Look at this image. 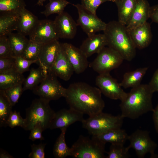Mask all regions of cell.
Wrapping results in <instances>:
<instances>
[{"mask_svg":"<svg viewBox=\"0 0 158 158\" xmlns=\"http://www.w3.org/2000/svg\"><path fill=\"white\" fill-rule=\"evenodd\" d=\"M150 7L147 0H138L130 20L126 25L128 30L147 22L150 18Z\"/></svg>","mask_w":158,"mask_h":158,"instance_id":"cell-20","label":"cell"},{"mask_svg":"<svg viewBox=\"0 0 158 158\" xmlns=\"http://www.w3.org/2000/svg\"><path fill=\"white\" fill-rule=\"evenodd\" d=\"M128 140L130 144L128 147L133 149L138 158H143L147 153L150 154L151 158H158L155 153L157 144L152 140L147 131L138 129L129 135Z\"/></svg>","mask_w":158,"mask_h":158,"instance_id":"cell-8","label":"cell"},{"mask_svg":"<svg viewBox=\"0 0 158 158\" xmlns=\"http://www.w3.org/2000/svg\"><path fill=\"white\" fill-rule=\"evenodd\" d=\"M66 130V128L61 130V134L54 145L53 153L56 158H64L71 156V148L67 146L66 142L65 137Z\"/></svg>","mask_w":158,"mask_h":158,"instance_id":"cell-30","label":"cell"},{"mask_svg":"<svg viewBox=\"0 0 158 158\" xmlns=\"http://www.w3.org/2000/svg\"><path fill=\"white\" fill-rule=\"evenodd\" d=\"M123 118L121 115L114 116L102 111L84 119L83 127L92 135H97L112 129L121 128Z\"/></svg>","mask_w":158,"mask_h":158,"instance_id":"cell-5","label":"cell"},{"mask_svg":"<svg viewBox=\"0 0 158 158\" xmlns=\"http://www.w3.org/2000/svg\"><path fill=\"white\" fill-rule=\"evenodd\" d=\"M13 57L21 56L29 42L25 36L18 32L11 33L7 36Z\"/></svg>","mask_w":158,"mask_h":158,"instance_id":"cell-26","label":"cell"},{"mask_svg":"<svg viewBox=\"0 0 158 158\" xmlns=\"http://www.w3.org/2000/svg\"><path fill=\"white\" fill-rule=\"evenodd\" d=\"M46 75L40 66L32 68L23 83V92L27 90H33L43 80Z\"/></svg>","mask_w":158,"mask_h":158,"instance_id":"cell-28","label":"cell"},{"mask_svg":"<svg viewBox=\"0 0 158 158\" xmlns=\"http://www.w3.org/2000/svg\"><path fill=\"white\" fill-rule=\"evenodd\" d=\"M13 106L6 96L4 90H0V126H7L8 119L13 111Z\"/></svg>","mask_w":158,"mask_h":158,"instance_id":"cell-31","label":"cell"},{"mask_svg":"<svg viewBox=\"0 0 158 158\" xmlns=\"http://www.w3.org/2000/svg\"><path fill=\"white\" fill-rule=\"evenodd\" d=\"M47 0H38L37 4L40 6H42L44 2ZM49 1L50 0H48Z\"/></svg>","mask_w":158,"mask_h":158,"instance_id":"cell-47","label":"cell"},{"mask_svg":"<svg viewBox=\"0 0 158 158\" xmlns=\"http://www.w3.org/2000/svg\"><path fill=\"white\" fill-rule=\"evenodd\" d=\"M23 74L15 68L0 73V90H5L18 84L25 79Z\"/></svg>","mask_w":158,"mask_h":158,"instance_id":"cell-23","label":"cell"},{"mask_svg":"<svg viewBox=\"0 0 158 158\" xmlns=\"http://www.w3.org/2000/svg\"><path fill=\"white\" fill-rule=\"evenodd\" d=\"M99 140L106 143L124 144L128 140L129 135L126 131L121 128L111 129L101 134L94 135Z\"/></svg>","mask_w":158,"mask_h":158,"instance_id":"cell-24","label":"cell"},{"mask_svg":"<svg viewBox=\"0 0 158 158\" xmlns=\"http://www.w3.org/2000/svg\"><path fill=\"white\" fill-rule=\"evenodd\" d=\"M7 126L11 128L19 126L24 128L25 125V120L21 116L20 113L15 110L10 114L7 122Z\"/></svg>","mask_w":158,"mask_h":158,"instance_id":"cell-37","label":"cell"},{"mask_svg":"<svg viewBox=\"0 0 158 158\" xmlns=\"http://www.w3.org/2000/svg\"><path fill=\"white\" fill-rule=\"evenodd\" d=\"M14 57L15 59V68L21 74L29 71L30 67L32 64L38 63V61L29 60L21 56Z\"/></svg>","mask_w":158,"mask_h":158,"instance_id":"cell-36","label":"cell"},{"mask_svg":"<svg viewBox=\"0 0 158 158\" xmlns=\"http://www.w3.org/2000/svg\"><path fill=\"white\" fill-rule=\"evenodd\" d=\"M49 102L40 98L32 101L26 109L25 130H30L37 124H41L44 130L49 128L55 112L50 107Z\"/></svg>","mask_w":158,"mask_h":158,"instance_id":"cell-4","label":"cell"},{"mask_svg":"<svg viewBox=\"0 0 158 158\" xmlns=\"http://www.w3.org/2000/svg\"><path fill=\"white\" fill-rule=\"evenodd\" d=\"M77 8L78 18L77 21L78 25L80 27L88 36L103 31L107 23L94 15L85 10L80 4H73Z\"/></svg>","mask_w":158,"mask_h":158,"instance_id":"cell-10","label":"cell"},{"mask_svg":"<svg viewBox=\"0 0 158 158\" xmlns=\"http://www.w3.org/2000/svg\"><path fill=\"white\" fill-rule=\"evenodd\" d=\"M152 119L154 127L157 132L158 133V104L153 111Z\"/></svg>","mask_w":158,"mask_h":158,"instance_id":"cell-45","label":"cell"},{"mask_svg":"<svg viewBox=\"0 0 158 158\" xmlns=\"http://www.w3.org/2000/svg\"><path fill=\"white\" fill-rule=\"evenodd\" d=\"M138 0H118L115 2L118 11V21L126 25L128 23Z\"/></svg>","mask_w":158,"mask_h":158,"instance_id":"cell-22","label":"cell"},{"mask_svg":"<svg viewBox=\"0 0 158 158\" xmlns=\"http://www.w3.org/2000/svg\"><path fill=\"white\" fill-rule=\"evenodd\" d=\"M109 1V0H81V4L87 11L96 15V10L102 4Z\"/></svg>","mask_w":158,"mask_h":158,"instance_id":"cell-39","label":"cell"},{"mask_svg":"<svg viewBox=\"0 0 158 158\" xmlns=\"http://www.w3.org/2000/svg\"><path fill=\"white\" fill-rule=\"evenodd\" d=\"M50 72L65 81L70 80L74 72L61 43Z\"/></svg>","mask_w":158,"mask_h":158,"instance_id":"cell-17","label":"cell"},{"mask_svg":"<svg viewBox=\"0 0 158 158\" xmlns=\"http://www.w3.org/2000/svg\"><path fill=\"white\" fill-rule=\"evenodd\" d=\"M102 94L98 88L77 82L66 88L64 97L70 108L90 116L102 111L104 108Z\"/></svg>","mask_w":158,"mask_h":158,"instance_id":"cell-1","label":"cell"},{"mask_svg":"<svg viewBox=\"0 0 158 158\" xmlns=\"http://www.w3.org/2000/svg\"><path fill=\"white\" fill-rule=\"evenodd\" d=\"M68 59L73 68L74 72L77 74L83 72L89 65L87 58L80 48L70 43H61Z\"/></svg>","mask_w":158,"mask_h":158,"instance_id":"cell-16","label":"cell"},{"mask_svg":"<svg viewBox=\"0 0 158 158\" xmlns=\"http://www.w3.org/2000/svg\"><path fill=\"white\" fill-rule=\"evenodd\" d=\"M124 144H111L106 158H127L130 155L129 153V149L125 147Z\"/></svg>","mask_w":158,"mask_h":158,"instance_id":"cell-33","label":"cell"},{"mask_svg":"<svg viewBox=\"0 0 158 158\" xmlns=\"http://www.w3.org/2000/svg\"><path fill=\"white\" fill-rule=\"evenodd\" d=\"M124 59L117 51L109 47H104L96 58L89 64L90 67L99 74L110 73L118 68Z\"/></svg>","mask_w":158,"mask_h":158,"instance_id":"cell-7","label":"cell"},{"mask_svg":"<svg viewBox=\"0 0 158 158\" xmlns=\"http://www.w3.org/2000/svg\"><path fill=\"white\" fill-rule=\"evenodd\" d=\"M61 43L54 40L43 44L38 57V63L46 75L51 71L55 60Z\"/></svg>","mask_w":158,"mask_h":158,"instance_id":"cell-13","label":"cell"},{"mask_svg":"<svg viewBox=\"0 0 158 158\" xmlns=\"http://www.w3.org/2000/svg\"><path fill=\"white\" fill-rule=\"evenodd\" d=\"M29 36L30 40L41 44L59 39L54 21L48 19L39 20Z\"/></svg>","mask_w":158,"mask_h":158,"instance_id":"cell-12","label":"cell"},{"mask_svg":"<svg viewBox=\"0 0 158 158\" xmlns=\"http://www.w3.org/2000/svg\"><path fill=\"white\" fill-rule=\"evenodd\" d=\"M21 83L5 90V94L13 106L18 102L23 92L22 84Z\"/></svg>","mask_w":158,"mask_h":158,"instance_id":"cell-35","label":"cell"},{"mask_svg":"<svg viewBox=\"0 0 158 158\" xmlns=\"http://www.w3.org/2000/svg\"><path fill=\"white\" fill-rule=\"evenodd\" d=\"M57 77L51 72L48 73L42 82L33 90V93L49 102L64 97L66 88L62 85Z\"/></svg>","mask_w":158,"mask_h":158,"instance_id":"cell-9","label":"cell"},{"mask_svg":"<svg viewBox=\"0 0 158 158\" xmlns=\"http://www.w3.org/2000/svg\"><path fill=\"white\" fill-rule=\"evenodd\" d=\"M13 57V53L7 36H0V58Z\"/></svg>","mask_w":158,"mask_h":158,"instance_id":"cell-38","label":"cell"},{"mask_svg":"<svg viewBox=\"0 0 158 158\" xmlns=\"http://www.w3.org/2000/svg\"><path fill=\"white\" fill-rule=\"evenodd\" d=\"M148 69V67H144L126 72L123 75L122 81L119 83L120 85L125 89L139 86L141 84Z\"/></svg>","mask_w":158,"mask_h":158,"instance_id":"cell-25","label":"cell"},{"mask_svg":"<svg viewBox=\"0 0 158 158\" xmlns=\"http://www.w3.org/2000/svg\"><path fill=\"white\" fill-rule=\"evenodd\" d=\"M44 130L41 124H37L30 130L29 138L32 141L38 139L41 140H44V138L42 135V133Z\"/></svg>","mask_w":158,"mask_h":158,"instance_id":"cell-42","label":"cell"},{"mask_svg":"<svg viewBox=\"0 0 158 158\" xmlns=\"http://www.w3.org/2000/svg\"><path fill=\"white\" fill-rule=\"evenodd\" d=\"M128 31L136 48L142 49L150 44L152 35L150 24L147 22Z\"/></svg>","mask_w":158,"mask_h":158,"instance_id":"cell-18","label":"cell"},{"mask_svg":"<svg viewBox=\"0 0 158 158\" xmlns=\"http://www.w3.org/2000/svg\"><path fill=\"white\" fill-rule=\"evenodd\" d=\"M15 59L14 57L0 58V73L15 68Z\"/></svg>","mask_w":158,"mask_h":158,"instance_id":"cell-41","label":"cell"},{"mask_svg":"<svg viewBox=\"0 0 158 158\" xmlns=\"http://www.w3.org/2000/svg\"><path fill=\"white\" fill-rule=\"evenodd\" d=\"M0 158H13V157L8 152L3 150H1L0 152Z\"/></svg>","mask_w":158,"mask_h":158,"instance_id":"cell-46","label":"cell"},{"mask_svg":"<svg viewBox=\"0 0 158 158\" xmlns=\"http://www.w3.org/2000/svg\"><path fill=\"white\" fill-rule=\"evenodd\" d=\"M95 83L102 93L110 99L121 101L127 95V93L124 92L110 73L99 74L96 78Z\"/></svg>","mask_w":158,"mask_h":158,"instance_id":"cell-11","label":"cell"},{"mask_svg":"<svg viewBox=\"0 0 158 158\" xmlns=\"http://www.w3.org/2000/svg\"><path fill=\"white\" fill-rule=\"evenodd\" d=\"M70 4L66 0H50L41 13L46 17L54 14L59 15L63 12L66 6Z\"/></svg>","mask_w":158,"mask_h":158,"instance_id":"cell-32","label":"cell"},{"mask_svg":"<svg viewBox=\"0 0 158 158\" xmlns=\"http://www.w3.org/2000/svg\"><path fill=\"white\" fill-rule=\"evenodd\" d=\"M43 44L29 40V43L21 56L31 61H38V57Z\"/></svg>","mask_w":158,"mask_h":158,"instance_id":"cell-34","label":"cell"},{"mask_svg":"<svg viewBox=\"0 0 158 158\" xmlns=\"http://www.w3.org/2000/svg\"><path fill=\"white\" fill-rule=\"evenodd\" d=\"M56 32L59 38L72 39L75 35L77 23L67 13L58 15L54 20Z\"/></svg>","mask_w":158,"mask_h":158,"instance_id":"cell-14","label":"cell"},{"mask_svg":"<svg viewBox=\"0 0 158 158\" xmlns=\"http://www.w3.org/2000/svg\"><path fill=\"white\" fill-rule=\"evenodd\" d=\"M103 32L107 46L118 52L124 60L130 61L135 58L136 48L126 25L118 21H111L107 23Z\"/></svg>","mask_w":158,"mask_h":158,"instance_id":"cell-3","label":"cell"},{"mask_svg":"<svg viewBox=\"0 0 158 158\" xmlns=\"http://www.w3.org/2000/svg\"><path fill=\"white\" fill-rule=\"evenodd\" d=\"M105 143L96 137L82 135L71 147V156L75 158H104Z\"/></svg>","mask_w":158,"mask_h":158,"instance_id":"cell-6","label":"cell"},{"mask_svg":"<svg viewBox=\"0 0 158 158\" xmlns=\"http://www.w3.org/2000/svg\"><path fill=\"white\" fill-rule=\"evenodd\" d=\"M38 20L36 16L24 8L19 14L17 31L24 36H29Z\"/></svg>","mask_w":158,"mask_h":158,"instance_id":"cell-21","label":"cell"},{"mask_svg":"<svg viewBox=\"0 0 158 158\" xmlns=\"http://www.w3.org/2000/svg\"><path fill=\"white\" fill-rule=\"evenodd\" d=\"M45 143L36 145L33 144L31 146V152L28 155L29 158H44L45 157L44 149Z\"/></svg>","mask_w":158,"mask_h":158,"instance_id":"cell-40","label":"cell"},{"mask_svg":"<svg viewBox=\"0 0 158 158\" xmlns=\"http://www.w3.org/2000/svg\"><path fill=\"white\" fill-rule=\"evenodd\" d=\"M19 18V14H0V36L17 30Z\"/></svg>","mask_w":158,"mask_h":158,"instance_id":"cell-27","label":"cell"},{"mask_svg":"<svg viewBox=\"0 0 158 158\" xmlns=\"http://www.w3.org/2000/svg\"><path fill=\"white\" fill-rule=\"evenodd\" d=\"M148 84L154 92H158V68L154 72Z\"/></svg>","mask_w":158,"mask_h":158,"instance_id":"cell-43","label":"cell"},{"mask_svg":"<svg viewBox=\"0 0 158 158\" xmlns=\"http://www.w3.org/2000/svg\"><path fill=\"white\" fill-rule=\"evenodd\" d=\"M84 114L71 108L63 109L55 112L49 129H67L70 125L84 120Z\"/></svg>","mask_w":158,"mask_h":158,"instance_id":"cell-15","label":"cell"},{"mask_svg":"<svg viewBox=\"0 0 158 158\" xmlns=\"http://www.w3.org/2000/svg\"><path fill=\"white\" fill-rule=\"evenodd\" d=\"M26 6L24 0H0V14H19Z\"/></svg>","mask_w":158,"mask_h":158,"instance_id":"cell-29","label":"cell"},{"mask_svg":"<svg viewBox=\"0 0 158 158\" xmlns=\"http://www.w3.org/2000/svg\"><path fill=\"white\" fill-rule=\"evenodd\" d=\"M107 45V40L104 33L95 34L88 36L80 48L88 58L94 54H98Z\"/></svg>","mask_w":158,"mask_h":158,"instance_id":"cell-19","label":"cell"},{"mask_svg":"<svg viewBox=\"0 0 158 158\" xmlns=\"http://www.w3.org/2000/svg\"><path fill=\"white\" fill-rule=\"evenodd\" d=\"M154 92L148 84H141L132 88L119 105L123 118L135 119L154 108L152 97Z\"/></svg>","mask_w":158,"mask_h":158,"instance_id":"cell-2","label":"cell"},{"mask_svg":"<svg viewBox=\"0 0 158 158\" xmlns=\"http://www.w3.org/2000/svg\"><path fill=\"white\" fill-rule=\"evenodd\" d=\"M150 18L158 24V4L150 7Z\"/></svg>","mask_w":158,"mask_h":158,"instance_id":"cell-44","label":"cell"},{"mask_svg":"<svg viewBox=\"0 0 158 158\" xmlns=\"http://www.w3.org/2000/svg\"><path fill=\"white\" fill-rule=\"evenodd\" d=\"M118 0H109V1H112L114 2H115L116 1H117Z\"/></svg>","mask_w":158,"mask_h":158,"instance_id":"cell-48","label":"cell"}]
</instances>
